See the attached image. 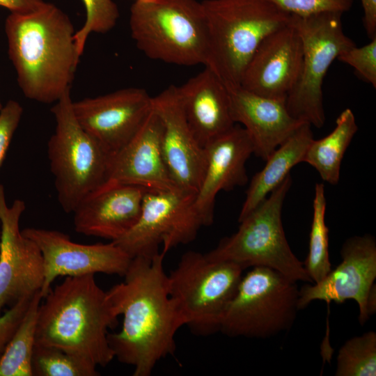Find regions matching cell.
I'll return each mask as SVG.
<instances>
[{
    "instance_id": "32",
    "label": "cell",
    "mask_w": 376,
    "mask_h": 376,
    "mask_svg": "<svg viewBox=\"0 0 376 376\" xmlns=\"http://www.w3.org/2000/svg\"><path fill=\"white\" fill-rule=\"evenodd\" d=\"M23 107L15 100H8L0 110V169L13 135L20 123Z\"/></svg>"
},
{
    "instance_id": "27",
    "label": "cell",
    "mask_w": 376,
    "mask_h": 376,
    "mask_svg": "<svg viewBox=\"0 0 376 376\" xmlns=\"http://www.w3.org/2000/svg\"><path fill=\"white\" fill-rule=\"evenodd\" d=\"M33 376H97V366L61 349L36 344Z\"/></svg>"
},
{
    "instance_id": "6",
    "label": "cell",
    "mask_w": 376,
    "mask_h": 376,
    "mask_svg": "<svg viewBox=\"0 0 376 376\" xmlns=\"http://www.w3.org/2000/svg\"><path fill=\"white\" fill-rule=\"evenodd\" d=\"M292 184L289 174L266 198L240 221L238 230L206 254L235 263L244 269L265 267L294 281L312 283L304 263L292 252L283 230L281 213Z\"/></svg>"
},
{
    "instance_id": "2",
    "label": "cell",
    "mask_w": 376,
    "mask_h": 376,
    "mask_svg": "<svg viewBox=\"0 0 376 376\" xmlns=\"http://www.w3.org/2000/svg\"><path fill=\"white\" fill-rule=\"evenodd\" d=\"M4 28L8 57L26 98L54 104L70 91L81 56L65 13L45 2L30 13H10Z\"/></svg>"
},
{
    "instance_id": "21",
    "label": "cell",
    "mask_w": 376,
    "mask_h": 376,
    "mask_svg": "<svg viewBox=\"0 0 376 376\" xmlns=\"http://www.w3.org/2000/svg\"><path fill=\"white\" fill-rule=\"evenodd\" d=\"M228 91L234 122L243 125L253 153L264 161L306 123L291 116L284 100L264 97L241 86Z\"/></svg>"
},
{
    "instance_id": "15",
    "label": "cell",
    "mask_w": 376,
    "mask_h": 376,
    "mask_svg": "<svg viewBox=\"0 0 376 376\" xmlns=\"http://www.w3.org/2000/svg\"><path fill=\"white\" fill-rule=\"evenodd\" d=\"M25 209L20 199L8 205L0 184V315L6 306L40 290L44 281L41 251L19 228Z\"/></svg>"
},
{
    "instance_id": "30",
    "label": "cell",
    "mask_w": 376,
    "mask_h": 376,
    "mask_svg": "<svg viewBox=\"0 0 376 376\" xmlns=\"http://www.w3.org/2000/svg\"><path fill=\"white\" fill-rule=\"evenodd\" d=\"M337 59L351 66L361 79L376 87V37L363 46L348 49Z\"/></svg>"
},
{
    "instance_id": "18",
    "label": "cell",
    "mask_w": 376,
    "mask_h": 376,
    "mask_svg": "<svg viewBox=\"0 0 376 376\" xmlns=\"http://www.w3.org/2000/svg\"><path fill=\"white\" fill-rule=\"evenodd\" d=\"M147 189L107 180L77 205L73 214L75 230L114 242L136 223Z\"/></svg>"
},
{
    "instance_id": "31",
    "label": "cell",
    "mask_w": 376,
    "mask_h": 376,
    "mask_svg": "<svg viewBox=\"0 0 376 376\" xmlns=\"http://www.w3.org/2000/svg\"><path fill=\"white\" fill-rule=\"evenodd\" d=\"M290 15H309L324 12L344 13L354 0H269Z\"/></svg>"
},
{
    "instance_id": "9",
    "label": "cell",
    "mask_w": 376,
    "mask_h": 376,
    "mask_svg": "<svg viewBox=\"0 0 376 376\" xmlns=\"http://www.w3.org/2000/svg\"><path fill=\"white\" fill-rule=\"evenodd\" d=\"M297 282L265 267L242 275L219 331L230 337L267 338L289 330L298 308Z\"/></svg>"
},
{
    "instance_id": "4",
    "label": "cell",
    "mask_w": 376,
    "mask_h": 376,
    "mask_svg": "<svg viewBox=\"0 0 376 376\" xmlns=\"http://www.w3.org/2000/svg\"><path fill=\"white\" fill-rule=\"evenodd\" d=\"M201 3L207 40L205 67L228 89L239 87L260 43L288 24L290 15L269 0H204Z\"/></svg>"
},
{
    "instance_id": "14",
    "label": "cell",
    "mask_w": 376,
    "mask_h": 376,
    "mask_svg": "<svg viewBox=\"0 0 376 376\" xmlns=\"http://www.w3.org/2000/svg\"><path fill=\"white\" fill-rule=\"evenodd\" d=\"M152 97L141 88L130 87L72 101L75 116L109 156L136 134L152 111Z\"/></svg>"
},
{
    "instance_id": "12",
    "label": "cell",
    "mask_w": 376,
    "mask_h": 376,
    "mask_svg": "<svg viewBox=\"0 0 376 376\" xmlns=\"http://www.w3.org/2000/svg\"><path fill=\"white\" fill-rule=\"evenodd\" d=\"M342 262L320 282L306 283L299 290L298 308L312 301L342 304L354 300L363 325L376 311V242L368 234L347 239L340 249Z\"/></svg>"
},
{
    "instance_id": "8",
    "label": "cell",
    "mask_w": 376,
    "mask_h": 376,
    "mask_svg": "<svg viewBox=\"0 0 376 376\" xmlns=\"http://www.w3.org/2000/svg\"><path fill=\"white\" fill-rule=\"evenodd\" d=\"M243 270L235 263L214 260L206 253L189 251L182 256L167 274L168 288L193 334L208 336L219 331Z\"/></svg>"
},
{
    "instance_id": "7",
    "label": "cell",
    "mask_w": 376,
    "mask_h": 376,
    "mask_svg": "<svg viewBox=\"0 0 376 376\" xmlns=\"http://www.w3.org/2000/svg\"><path fill=\"white\" fill-rule=\"evenodd\" d=\"M70 93L68 91L51 108L56 126L47 142L57 200L66 213H72L84 197L107 181L109 159L77 122Z\"/></svg>"
},
{
    "instance_id": "5",
    "label": "cell",
    "mask_w": 376,
    "mask_h": 376,
    "mask_svg": "<svg viewBox=\"0 0 376 376\" xmlns=\"http://www.w3.org/2000/svg\"><path fill=\"white\" fill-rule=\"evenodd\" d=\"M130 29L137 48L165 63L205 65L207 57L206 21L196 0H136Z\"/></svg>"
},
{
    "instance_id": "11",
    "label": "cell",
    "mask_w": 376,
    "mask_h": 376,
    "mask_svg": "<svg viewBox=\"0 0 376 376\" xmlns=\"http://www.w3.org/2000/svg\"><path fill=\"white\" fill-rule=\"evenodd\" d=\"M194 192L175 189L146 192L134 226L114 241L131 258H152L162 245L164 255L172 248L193 241L204 226L198 213Z\"/></svg>"
},
{
    "instance_id": "25",
    "label": "cell",
    "mask_w": 376,
    "mask_h": 376,
    "mask_svg": "<svg viewBox=\"0 0 376 376\" xmlns=\"http://www.w3.org/2000/svg\"><path fill=\"white\" fill-rule=\"evenodd\" d=\"M40 290L31 297L27 309L0 359V376H33L32 357L36 345Z\"/></svg>"
},
{
    "instance_id": "16",
    "label": "cell",
    "mask_w": 376,
    "mask_h": 376,
    "mask_svg": "<svg viewBox=\"0 0 376 376\" xmlns=\"http://www.w3.org/2000/svg\"><path fill=\"white\" fill-rule=\"evenodd\" d=\"M152 108L162 123V154L173 181L178 188L196 194L203 178L205 151L185 118L178 86L171 85L152 97Z\"/></svg>"
},
{
    "instance_id": "23",
    "label": "cell",
    "mask_w": 376,
    "mask_h": 376,
    "mask_svg": "<svg viewBox=\"0 0 376 376\" xmlns=\"http://www.w3.org/2000/svg\"><path fill=\"white\" fill-rule=\"evenodd\" d=\"M311 125L303 123L267 159L265 166L252 178L238 217L241 221L275 189L297 164L303 162L313 139Z\"/></svg>"
},
{
    "instance_id": "13",
    "label": "cell",
    "mask_w": 376,
    "mask_h": 376,
    "mask_svg": "<svg viewBox=\"0 0 376 376\" xmlns=\"http://www.w3.org/2000/svg\"><path fill=\"white\" fill-rule=\"evenodd\" d=\"M22 233L39 247L44 267L40 290L43 298L58 276L102 273L123 276L132 258L116 243L84 244L73 242L58 230L29 227Z\"/></svg>"
},
{
    "instance_id": "10",
    "label": "cell",
    "mask_w": 376,
    "mask_h": 376,
    "mask_svg": "<svg viewBox=\"0 0 376 376\" xmlns=\"http://www.w3.org/2000/svg\"><path fill=\"white\" fill-rule=\"evenodd\" d=\"M342 13L324 12L290 15V23L302 43V62L298 79L285 103L295 118L321 128L325 122L322 86L332 62L355 43L344 32Z\"/></svg>"
},
{
    "instance_id": "28",
    "label": "cell",
    "mask_w": 376,
    "mask_h": 376,
    "mask_svg": "<svg viewBox=\"0 0 376 376\" xmlns=\"http://www.w3.org/2000/svg\"><path fill=\"white\" fill-rule=\"evenodd\" d=\"M336 376L376 375V333L370 331L348 339L339 349Z\"/></svg>"
},
{
    "instance_id": "24",
    "label": "cell",
    "mask_w": 376,
    "mask_h": 376,
    "mask_svg": "<svg viewBox=\"0 0 376 376\" xmlns=\"http://www.w3.org/2000/svg\"><path fill=\"white\" fill-rule=\"evenodd\" d=\"M357 130L352 111L349 108L344 109L328 135L318 140L313 139L303 162L313 166L324 182L333 185L338 184L343 156Z\"/></svg>"
},
{
    "instance_id": "34",
    "label": "cell",
    "mask_w": 376,
    "mask_h": 376,
    "mask_svg": "<svg viewBox=\"0 0 376 376\" xmlns=\"http://www.w3.org/2000/svg\"><path fill=\"white\" fill-rule=\"evenodd\" d=\"M45 2L44 0H0V6L12 13H26L38 10Z\"/></svg>"
},
{
    "instance_id": "36",
    "label": "cell",
    "mask_w": 376,
    "mask_h": 376,
    "mask_svg": "<svg viewBox=\"0 0 376 376\" xmlns=\"http://www.w3.org/2000/svg\"><path fill=\"white\" fill-rule=\"evenodd\" d=\"M2 107H3V105L1 104V102L0 101V110L2 109Z\"/></svg>"
},
{
    "instance_id": "19",
    "label": "cell",
    "mask_w": 376,
    "mask_h": 376,
    "mask_svg": "<svg viewBox=\"0 0 376 376\" xmlns=\"http://www.w3.org/2000/svg\"><path fill=\"white\" fill-rule=\"evenodd\" d=\"M205 167L194 205L204 226L214 219L216 196L248 181L246 162L253 148L244 128L237 123L205 146Z\"/></svg>"
},
{
    "instance_id": "33",
    "label": "cell",
    "mask_w": 376,
    "mask_h": 376,
    "mask_svg": "<svg viewBox=\"0 0 376 376\" xmlns=\"http://www.w3.org/2000/svg\"><path fill=\"white\" fill-rule=\"evenodd\" d=\"M32 296L19 299L0 315V359L21 322Z\"/></svg>"
},
{
    "instance_id": "3",
    "label": "cell",
    "mask_w": 376,
    "mask_h": 376,
    "mask_svg": "<svg viewBox=\"0 0 376 376\" xmlns=\"http://www.w3.org/2000/svg\"><path fill=\"white\" fill-rule=\"evenodd\" d=\"M39 306L36 344L52 346L105 367L115 358L108 329L119 316L95 274L66 276Z\"/></svg>"
},
{
    "instance_id": "17",
    "label": "cell",
    "mask_w": 376,
    "mask_h": 376,
    "mask_svg": "<svg viewBox=\"0 0 376 376\" xmlns=\"http://www.w3.org/2000/svg\"><path fill=\"white\" fill-rule=\"evenodd\" d=\"M301 62V40L289 21L260 43L247 63L240 86L264 97L285 100L298 79Z\"/></svg>"
},
{
    "instance_id": "22",
    "label": "cell",
    "mask_w": 376,
    "mask_h": 376,
    "mask_svg": "<svg viewBox=\"0 0 376 376\" xmlns=\"http://www.w3.org/2000/svg\"><path fill=\"white\" fill-rule=\"evenodd\" d=\"M178 90L185 118L203 148L236 124L228 89L210 68L205 67Z\"/></svg>"
},
{
    "instance_id": "29",
    "label": "cell",
    "mask_w": 376,
    "mask_h": 376,
    "mask_svg": "<svg viewBox=\"0 0 376 376\" xmlns=\"http://www.w3.org/2000/svg\"><path fill=\"white\" fill-rule=\"evenodd\" d=\"M86 10L83 26L75 31L74 39L81 56L90 34L105 33L116 24L119 10L113 0H81Z\"/></svg>"
},
{
    "instance_id": "20",
    "label": "cell",
    "mask_w": 376,
    "mask_h": 376,
    "mask_svg": "<svg viewBox=\"0 0 376 376\" xmlns=\"http://www.w3.org/2000/svg\"><path fill=\"white\" fill-rule=\"evenodd\" d=\"M162 134V123L152 108L132 139L109 157L107 180L152 190L180 189L173 181L164 162Z\"/></svg>"
},
{
    "instance_id": "35",
    "label": "cell",
    "mask_w": 376,
    "mask_h": 376,
    "mask_svg": "<svg viewBox=\"0 0 376 376\" xmlns=\"http://www.w3.org/2000/svg\"><path fill=\"white\" fill-rule=\"evenodd\" d=\"M363 10V26L368 38L376 37V0H360Z\"/></svg>"
},
{
    "instance_id": "1",
    "label": "cell",
    "mask_w": 376,
    "mask_h": 376,
    "mask_svg": "<svg viewBox=\"0 0 376 376\" xmlns=\"http://www.w3.org/2000/svg\"><path fill=\"white\" fill-rule=\"evenodd\" d=\"M164 256L132 258L125 280L107 290L121 329L108 334L114 357L133 366L134 376H150L157 363L173 354L175 337L186 320L169 292Z\"/></svg>"
},
{
    "instance_id": "26",
    "label": "cell",
    "mask_w": 376,
    "mask_h": 376,
    "mask_svg": "<svg viewBox=\"0 0 376 376\" xmlns=\"http://www.w3.org/2000/svg\"><path fill=\"white\" fill-rule=\"evenodd\" d=\"M326 206L324 185L316 183L308 252L303 263L313 283L322 281L332 269L329 253V228L325 223Z\"/></svg>"
}]
</instances>
